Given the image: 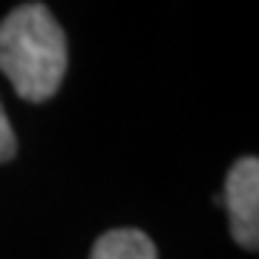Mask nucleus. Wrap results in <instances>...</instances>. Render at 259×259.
<instances>
[{"instance_id":"nucleus-1","label":"nucleus","mask_w":259,"mask_h":259,"mask_svg":"<svg viewBox=\"0 0 259 259\" xmlns=\"http://www.w3.org/2000/svg\"><path fill=\"white\" fill-rule=\"evenodd\" d=\"M66 61V35L44 3H23L0 20V72L23 101H49Z\"/></svg>"},{"instance_id":"nucleus-2","label":"nucleus","mask_w":259,"mask_h":259,"mask_svg":"<svg viewBox=\"0 0 259 259\" xmlns=\"http://www.w3.org/2000/svg\"><path fill=\"white\" fill-rule=\"evenodd\" d=\"M225 204L231 216V233L245 250L259 248V161L245 156L231 167L225 182Z\"/></svg>"},{"instance_id":"nucleus-3","label":"nucleus","mask_w":259,"mask_h":259,"mask_svg":"<svg viewBox=\"0 0 259 259\" xmlns=\"http://www.w3.org/2000/svg\"><path fill=\"white\" fill-rule=\"evenodd\" d=\"M90 259H158V253L153 239L144 231L118 228V231H107L95 239Z\"/></svg>"},{"instance_id":"nucleus-4","label":"nucleus","mask_w":259,"mask_h":259,"mask_svg":"<svg viewBox=\"0 0 259 259\" xmlns=\"http://www.w3.org/2000/svg\"><path fill=\"white\" fill-rule=\"evenodd\" d=\"M15 153H18V141H15L12 124L6 118V112H3V104H0V161H9Z\"/></svg>"}]
</instances>
